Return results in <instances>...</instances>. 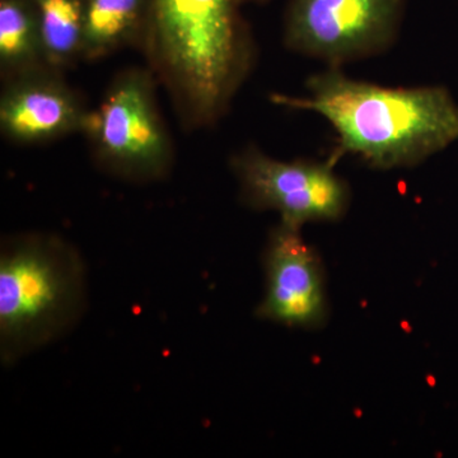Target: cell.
I'll use <instances>...</instances> for the list:
<instances>
[{
	"label": "cell",
	"instance_id": "obj_11",
	"mask_svg": "<svg viewBox=\"0 0 458 458\" xmlns=\"http://www.w3.org/2000/svg\"><path fill=\"white\" fill-rule=\"evenodd\" d=\"M36 41L35 21L20 0L0 3V55L17 62L31 55Z\"/></svg>",
	"mask_w": 458,
	"mask_h": 458
},
{
	"label": "cell",
	"instance_id": "obj_10",
	"mask_svg": "<svg viewBox=\"0 0 458 458\" xmlns=\"http://www.w3.org/2000/svg\"><path fill=\"white\" fill-rule=\"evenodd\" d=\"M141 0H89L84 12L83 42L102 49L125 35L137 20Z\"/></svg>",
	"mask_w": 458,
	"mask_h": 458
},
{
	"label": "cell",
	"instance_id": "obj_1",
	"mask_svg": "<svg viewBox=\"0 0 458 458\" xmlns=\"http://www.w3.org/2000/svg\"><path fill=\"white\" fill-rule=\"evenodd\" d=\"M309 89V98L276 102L324 116L340 150L372 167L415 165L458 140V105L443 87L386 89L331 71L313 77Z\"/></svg>",
	"mask_w": 458,
	"mask_h": 458
},
{
	"label": "cell",
	"instance_id": "obj_5",
	"mask_svg": "<svg viewBox=\"0 0 458 458\" xmlns=\"http://www.w3.org/2000/svg\"><path fill=\"white\" fill-rule=\"evenodd\" d=\"M238 171L249 200L261 209L276 210L291 227L336 221L348 209V186L331 164L280 162L250 153Z\"/></svg>",
	"mask_w": 458,
	"mask_h": 458
},
{
	"label": "cell",
	"instance_id": "obj_2",
	"mask_svg": "<svg viewBox=\"0 0 458 458\" xmlns=\"http://www.w3.org/2000/svg\"><path fill=\"white\" fill-rule=\"evenodd\" d=\"M82 259L54 238L7 243L0 255V355L16 363L59 339L86 310Z\"/></svg>",
	"mask_w": 458,
	"mask_h": 458
},
{
	"label": "cell",
	"instance_id": "obj_9",
	"mask_svg": "<svg viewBox=\"0 0 458 458\" xmlns=\"http://www.w3.org/2000/svg\"><path fill=\"white\" fill-rule=\"evenodd\" d=\"M40 38L53 59L74 53L83 41L84 12L78 0H38Z\"/></svg>",
	"mask_w": 458,
	"mask_h": 458
},
{
	"label": "cell",
	"instance_id": "obj_6",
	"mask_svg": "<svg viewBox=\"0 0 458 458\" xmlns=\"http://www.w3.org/2000/svg\"><path fill=\"white\" fill-rule=\"evenodd\" d=\"M267 289L259 318L288 327H319L327 318L324 271L301 228L280 223L265 252Z\"/></svg>",
	"mask_w": 458,
	"mask_h": 458
},
{
	"label": "cell",
	"instance_id": "obj_12",
	"mask_svg": "<svg viewBox=\"0 0 458 458\" xmlns=\"http://www.w3.org/2000/svg\"><path fill=\"white\" fill-rule=\"evenodd\" d=\"M251 2V0H234V3Z\"/></svg>",
	"mask_w": 458,
	"mask_h": 458
},
{
	"label": "cell",
	"instance_id": "obj_4",
	"mask_svg": "<svg viewBox=\"0 0 458 458\" xmlns=\"http://www.w3.org/2000/svg\"><path fill=\"white\" fill-rule=\"evenodd\" d=\"M403 0H293L286 42L333 64L373 55L393 44Z\"/></svg>",
	"mask_w": 458,
	"mask_h": 458
},
{
	"label": "cell",
	"instance_id": "obj_7",
	"mask_svg": "<svg viewBox=\"0 0 458 458\" xmlns=\"http://www.w3.org/2000/svg\"><path fill=\"white\" fill-rule=\"evenodd\" d=\"M89 125L105 152L123 164L149 167L164 156V137L140 83L117 87Z\"/></svg>",
	"mask_w": 458,
	"mask_h": 458
},
{
	"label": "cell",
	"instance_id": "obj_8",
	"mask_svg": "<svg viewBox=\"0 0 458 458\" xmlns=\"http://www.w3.org/2000/svg\"><path fill=\"white\" fill-rule=\"evenodd\" d=\"M78 111L62 90L47 86L18 89L3 101L0 120L8 134L23 140H42L77 125Z\"/></svg>",
	"mask_w": 458,
	"mask_h": 458
},
{
	"label": "cell",
	"instance_id": "obj_3",
	"mask_svg": "<svg viewBox=\"0 0 458 458\" xmlns=\"http://www.w3.org/2000/svg\"><path fill=\"white\" fill-rule=\"evenodd\" d=\"M234 0H156L159 40L200 110L221 105L237 59Z\"/></svg>",
	"mask_w": 458,
	"mask_h": 458
}]
</instances>
